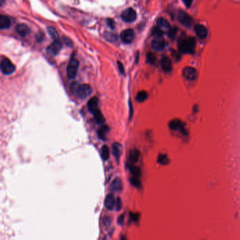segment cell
<instances>
[{
    "label": "cell",
    "instance_id": "obj_19",
    "mask_svg": "<svg viewBox=\"0 0 240 240\" xmlns=\"http://www.w3.org/2000/svg\"><path fill=\"white\" fill-rule=\"evenodd\" d=\"M109 131V128L107 125H102L101 128H99L98 130V136L100 139L105 140L106 139V135Z\"/></svg>",
    "mask_w": 240,
    "mask_h": 240
},
{
    "label": "cell",
    "instance_id": "obj_7",
    "mask_svg": "<svg viewBox=\"0 0 240 240\" xmlns=\"http://www.w3.org/2000/svg\"><path fill=\"white\" fill-rule=\"evenodd\" d=\"M121 39L123 42L125 44H130L133 42L134 37V33L133 29L128 28L123 30L120 35Z\"/></svg>",
    "mask_w": 240,
    "mask_h": 240
},
{
    "label": "cell",
    "instance_id": "obj_10",
    "mask_svg": "<svg viewBox=\"0 0 240 240\" xmlns=\"http://www.w3.org/2000/svg\"><path fill=\"white\" fill-rule=\"evenodd\" d=\"M165 46L166 42L162 38H156L151 42V47L155 51L159 52L163 50Z\"/></svg>",
    "mask_w": 240,
    "mask_h": 240
},
{
    "label": "cell",
    "instance_id": "obj_6",
    "mask_svg": "<svg viewBox=\"0 0 240 240\" xmlns=\"http://www.w3.org/2000/svg\"><path fill=\"white\" fill-rule=\"evenodd\" d=\"M62 48V44L59 40H54L50 45H49L46 48V52L51 56H56L58 54V52Z\"/></svg>",
    "mask_w": 240,
    "mask_h": 240
},
{
    "label": "cell",
    "instance_id": "obj_8",
    "mask_svg": "<svg viewBox=\"0 0 240 240\" xmlns=\"http://www.w3.org/2000/svg\"><path fill=\"white\" fill-rule=\"evenodd\" d=\"M184 78L187 80H195L198 77V72L193 67H185L183 71Z\"/></svg>",
    "mask_w": 240,
    "mask_h": 240
},
{
    "label": "cell",
    "instance_id": "obj_3",
    "mask_svg": "<svg viewBox=\"0 0 240 240\" xmlns=\"http://www.w3.org/2000/svg\"><path fill=\"white\" fill-rule=\"evenodd\" d=\"M79 66L78 61L75 58H72L67 66V75L69 78H74L78 73Z\"/></svg>",
    "mask_w": 240,
    "mask_h": 240
},
{
    "label": "cell",
    "instance_id": "obj_13",
    "mask_svg": "<svg viewBox=\"0 0 240 240\" xmlns=\"http://www.w3.org/2000/svg\"><path fill=\"white\" fill-rule=\"evenodd\" d=\"M16 31L18 33L19 35L22 37H25L27 35L30 33V28H28V26L23 23H20L16 26Z\"/></svg>",
    "mask_w": 240,
    "mask_h": 240
},
{
    "label": "cell",
    "instance_id": "obj_21",
    "mask_svg": "<svg viewBox=\"0 0 240 240\" xmlns=\"http://www.w3.org/2000/svg\"><path fill=\"white\" fill-rule=\"evenodd\" d=\"M140 156L139 151L137 149H133L130 152V161L132 163H136L138 161Z\"/></svg>",
    "mask_w": 240,
    "mask_h": 240
},
{
    "label": "cell",
    "instance_id": "obj_25",
    "mask_svg": "<svg viewBox=\"0 0 240 240\" xmlns=\"http://www.w3.org/2000/svg\"><path fill=\"white\" fill-rule=\"evenodd\" d=\"M47 32L48 33L49 35V36H50L52 39L54 40H58V32L57 31V30L53 27H47Z\"/></svg>",
    "mask_w": 240,
    "mask_h": 240
},
{
    "label": "cell",
    "instance_id": "obj_23",
    "mask_svg": "<svg viewBox=\"0 0 240 240\" xmlns=\"http://www.w3.org/2000/svg\"><path fill=\"white\" fill-rule=\"evenodd\" d=\"M110 156V149L108 146L104 145L101 148V157L103 160L106 161L109 159Z\"/></svg>",
    "mask_w": 240,
    "mask_h": 240
},
{
    "label": "cell",
    "instance_id": "obj_18",
    "mask_svg": "<svg viewBox=\"0 0 240 240\" xmlns=\"http://www.w3.org/2000/svg\"><path fill=\"white\" fill-rule=\"evenodd\" d=\"M11 25V20L7 16L0 15V28L2 30L9 28Z\"/></svg>",
    "mask_w": 240,
    "mask_h": 240
},
{
    "label": "cell",
    "instance_id": "obj_24",
    "mask_svg": "<svg viewBox=\"0 0 240 240\" xmlns=\"http://www.w3.org/2000/svg\"><path fill=\"white\" fill-rule=\"evenodd\" d=\"M181 125H182V123H181L180 121H179V120L177 119L172 120V121H171L169 123V127L173 130H179L181 128Z\"/></svg>",
    "mask_w": 240,
    "mask_h": 240
},
{
    "label": "cell",
    "instance_id": "obj_36",
    "mask_svg": "<svg viewBox=\"0 0 240 240\" xmlns=\"http://www.w3.org/2000/svg\"><path fill=\"white\" fill-rule=\"evenodd\" d=\"M63 42L66 43V45L67 46H71V45H72V42H71V41L69 39H68V38L63 37Z\"/></svg>",
    "mask_w": 240,
    "mask_h": 240
},
{
    "label": "cell",
    "instance_id": "obj_37",
    "mask_svg": "<svg viewBox=\"0 0 240 240\" xmlns=\"http://www.w3.org/2000/svg\"><path fill=\"white\" fill-rule=\"evenodd\" d=\"M131 218L133 219L134 221H137V220H138V218H139V215H137V214H135V213H134V214H133V213H132V214H131Z\"/></svg>",
    "mask_w": 240,
    "mask_h": 240
},
{
    "label": "cell",
    "instance_id": "obj_38",
    "mask_svg": "<svg viewBox=\"0 0 240 240\" xmlns=\"http://www.w3.org/2000/svg\"><path fill=\"white\" fill-rule=\"evenodd\" d=\"M184 3H185V4H186V6H187V7H190V4H192V1H190V2H189V1H184Z\"/></svg>",
    "mask_w": 240,
    "mask_h": 240
},
{
    "label": "cell",
    "instance_id": "obj_29",
    "mask_svg": "<svg viewBox=\"0 0 240 240\" xmlns=\"http://www.w3.org/2000/svg\"><path fill=\"white\" fill-rule=\"evenodd\" d=\"M151 33L152 35L156 37V38H161V37H162L163 35V30L159 27H155L152 30Z\"/></svg>",
    "mask_w": 240,
    "mask_h": 240
},
{
    "label": "cell",
    "instance_id": "obj_5",
    "mask_svg": "<svg viewBox=\"0 0 240 240\" xmlns=\"http://www.w3.org/2000/svg\"><path fill=\"white\" fill-rule=\"evenodd\" d=\"M121 17L123 21L127 23H132L136 20L137 13L135 10L133 9V8L129 7L123 11Z\"/></svg>",
    "mask_w": 240,
    "mask_h": 240
},
{
    "label": "cell",
    "instance_id": "obj_26",
    "mask_svg": "<svg viewBox=\"0 0 240 240\" xmlns=\"http://www.w3.org/2000/svg\"><path fill=\"white\" fill-rule=\"evenodd\" d=\"M147 96H148V95L147 92H146L145 91H141L137 93V95L136 96V99L137 101L143 102L147 99Z\"/></svg>",
    "mask_w": 240,
    "mask_h": 240
},
{
    "label": "cell",
    "instance_id": "obj_28",
    "mask_svg": "<svg viewBox=\"0 0 240 240\" xmlns=\"http://www.w3.org/2000/svg\"><path fill=\"white\" fill-rule=\"evenodd\" d=\"M130 172L132 175H133V177H139L141 175V171L140 169L137 166H131L130 168Z\"/></svg>",
    "mask_w": 240,
    "mask_h": 240
},
{
    "label": "cell",
    "instance_id": "obj_16",
    "mask_svg": "<svg viewBox=\"0 0 240 240\" xmlns=\"http://www.w3.org/2000/svg\"><path fill=\"white\" fill-rule=\"evenodd\" d=\"M104 204L108 210H113L114 206H115L116 201L115 199H114V196L112 194H109L106 196L104 201Z\"/></svg>",
    "mask_w": 240,
    "mask_h": 240
},
{
    "label": "cell",
    "instance_id": "obj_22",
    "mask_svg": "<svg viewBox=\"0 0 240 240\" xmlns=\"http://www.w3.org/2000/svg\"><path fill=\"white\" fill-rule=\"evenodd\" d=\"M93 115L94 116H95V119L96 122L98 124H103L105 122V119H104L103 114H102L101 111L99 109L96 110L95 112L93 113Z\"/></svg>",
    "mask_w": 240,
    "mask_h": 240
},
{
    "label": "cell",
    "instance_id": "obj_32",
    "mask_svg": "<svg viewBox=\"0 0 240 240\" xmlns=\"http://www.w3.org/2000/svg\"><path fill=\"white\" fill-rule=\"evenodd\" d=\"M115 206H116V210H117V211H118V210H120L122 209V201H121V198L118 197L116 199Z\"/></svg>",
    "mask_w": 240,
    "mask_h": 240
},
{
    "label": "cell",
    "instance_id": "obj_20",
    "mask_svg": "<svg viewBox=\"0 0 240 240\" xmlns=\"http://www.w3.org/2000/svg\"><path fill=\"white\" fill-rule=\"evenodd\" d=\"M157 25L161 30H169L170 29V24L168 22V20L163 18H159L157 20Z\"/></svg>",
    "mask_w": 240,
    "mask_h": 240
},
{
    "label": "cell",
    "instance_id": "obj_17",
    "mask_svg": "<svg viewBox=\"0 0 240 240\" xmlns=\"http://www.w3.org/2000/svg\"><path fill=\"white\" fill-rule=\"evenodd\" d=\"M112 152L114 157L119 159L122 154V145L118 142L113 143L112 145Z\"/></svg>",
    "mask_w": 240,
    "mask_h": 240
},
{
    "label": "cell",
    "instance_id": "obj_15",
    "mask_svg": "<svg viewBox=\"0 0 240 240\" xmlns=\"http://www.w3.org/2000/svg\"><path fill=\"white\" fill-rule=\"evenodd\" d=\"M110 187H111V189L113 190V192H121L123 189V187L122 180L118 177L115 178V179L112 181V183H111Z\"/></svg>",
    "mask_w": 240,
    "mask_h": 240
},
{
    "label": "cell",
    "instance_id": "obj_14",
    "mask_svg": "<svg viewBox=\"0 0 240 240\" xmlns=\"http://www.w3.org/2000/svg\"><path fill=\"white\" fill-rule=\"evenodd\" d=\"M98 104H99V99L96 96H93L88 101L87 103V107L90 112L94 113L96 110H98Z\"/></svg>",
    "mask_w": 240,
    "mask_h": 240
},
{
    "label": "cell",
    "instance_id": "obj_34",
    "mask_svg": "<svg viewBox=\"0 0 240 240\" xmlns=\"http://www.w3.org/2000/svg\"><path fill=\"white\" fill-rule=\"evenodd\" d=\"M107 23L108 25H109L110 27L111 28V29H113L114 27H115V23H114L113 20L112 19H108L107 20Z\"/></svg>",
    "mask_w": 240,
    "mask_h": 240
},
{
    "label": "cell",
    "instance_id": "obj_31",
    "mask_svg": "<svg viewBox=\"0 0 240 240\" xmlns=\"http://www.w3.org/2000/svg\"><path fill=\"white\" fill-rule=\"evenodd\" d=\"M147 58L148 62L150 63H154L155 61H156V57H155V56L152 53H148L147 56Z\"/></svg>",
    "mask_w": 240,
    "mask_h": 240
},
{
    "label": "cell",
    "instance_id": "obj_1",
    "mask_svg": "<svg viewBox=\"0 0 240 240\" xmlns=\"http://www.w3.org/2000/svg\"><path fill=\"white\" fill-rule=\"evenodd\" d=\"M195 45L196 42L192 37L182 40L179 42L180 50L185 54L192 53L195 49Z\"/></svg>",
    "mask_w": 240,
    "mask_h": 240
},
{
    "label": "cell",
    "instance_id": "obj_35",
    "mask_svg": "<svg viewBox=\"0 0 240 240\" xmlns=\"http://www.w3.org/2000/svg\"><path fill=\"white\" fill-rule=\"evenodd\" d=\"M124 222V216L123 215H121L118 218V224L122 225Z\"/></svg>",
    "mask_w": 240,
    "mask_h": 240
},
{
    "label": "cell",
    "instance_id": "obj_33",
    "mask_svg": "<svg viewBox=\"0 0 240 240\" xmlns=\"http://www.w3.org/2000/svg\"><path fill=\"white\" fill-rule=\"evenodd\" d=\"M117 63H118V68H119V71H121V73L122 74H125V69H124V66L123 65V63L121 62V61H117Z\"/></svg>",
    "mask_w": 240,
    "mask_h": 240
},
{
    "label": "cell",
    "instance_id": "obj_12",
    "mask_svg": "<svg viewBox=\"0 0 240 240\" xmlns=\"http://www.w3.org/2000/svg\"><path fill=\"white\" fill-rule=\"evenodd\" d=\"M161 65L162 69L165 72H170L171 71L172 68V62L171 58L168 57H163L161 60Z\"/></svg>",
    "mask_w": 240,
    "mask_h": 240
},
{
    "label": "cell",
    "instance_id": "obj_9",
    "mask_svg": "<svg viewBox=\"0 0 240 240\" xmlns=\"http://www.w3.org/2000/svg\"><path fill=\"white\" fill-rule=\"evenodd\" d=\"M178 19H179L180 22L182 24L187 26V27L191 26L193 23V20L191 18V16L183 11H180L179 14H178Z\"/></svg>",
    "mask_w": 240,
    "mask_h": 240
},
{
    "label": "cell",
    "instance_id": "obj_4",
    "mask_svg": "<svg viewBox=\"0 0 240 240\" xmlns=\"http://www.w3.org/2000/svg\"><path fill=\"white\" fill-rule=\"evenodd\" d=\"M91 92V87H90V85L87 84H81L78 85L75 94H76V95L78 96L79 98L84 99L87 98V96H89Z\"/></svg>",
    "mask_w": 240,
    "mask_h": 240
},
{
    "label": "cell",
    "instance_id": "obj_39",
    "mask_svg": "<svg viewBox=\"0 0 240 240\" xmlns=\"http://www.w3.org/2000/svg\"><path fill=\"white\" fill-rule=\"evenodd\" d=\"M121 240H127V239H126V238H125V237H122Z\"/></svg>",
    "mask_w": 240,
    "mask_h": 240
},
{
    "label": "cell",
    "instance_id": "obj_30",
    "mask_svg": "<svg viewBox=\"0 0 240 240\" xmlns=\"http://www.w3.org/2000/svg\"><path fill=\"white\" fill-rule=\"evenodd\" d=\"M130 183L132 185L135 187H137V188H139V187L141 186V182H140L139 177H131Z\"/></svg>",
    "mask_w": 240,
    "mask_h": 240
},
{
    "label": "cell",
    "instance_id": "obj_2",
    "mask_svg": "<svg viewBox=\"0 0 240 240\" xmlns=\"http://www.w3.org/2000/svg\"><path fill=\"white\" fill-rule=\"evenodd\" d=\"M16 67L14 64L7 57L2 58L1 61V71L2 74L5 75H10L15 71Z\"/></svg>",
    "mask_w": 240,
    "mask_h": 240
},
{
    "label": "cell",
    "instance_id": "obj_27",
    "mask_svg": "<svg viewBox=\"0 0 240 240\" xmlns=\"http://www.w3.org/2000/svg\"><path fill=\"white\" fill-rule=\"evenodd\" d=\"M104 38L106 39V40L109 41V42H116L118 39V37H117L116 35L109 33V32H107V33H104Z\"/></svg>",
    "mask_w": 240,
    "mask_h": 240
},
{
    "label": "cell",
    "instance_id": "obj_11",
    "mask_svg": "<svg viewBox=\"0 0 240 240\" xmlns=\"http://www.w3.org/2000/svg\"><path fill=\"white\" fill-rule=\"evenodd\" d=\"M194 30L196 32V34L198 36L199 38L200 39H204L206 38L208 34V31L204 25L201 24H197L194 27Z\"/></svg>",
    "mask_w": 240,
    "mask_h": 240
}]
</instances>
